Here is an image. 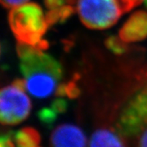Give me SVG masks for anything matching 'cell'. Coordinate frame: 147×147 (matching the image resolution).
I'll list each match as a JSON object with an SVG mask.
<instances>
[{
    "label": "cell",
    "instance_id": "cell-1",
    "mask_svg": "<svg viewBox=\"0 0 147 147\" xmlns=\"http://www.w3.org/2000/svg\"><path fill=\"white\" fill-rule=\"evenodd\" d=\"M20 69L26 81V89L33 96L43 99L56 92L63 76L61 65L39 48L17 42Z\"/></svg>",
    "mask_w": 147,
    "mask_h": 147
},
{
    "label": "cell",
    "instance_id": "cell-2",
    "mask_svg": "<svg viewBox=\"0 0 147 147\" xmlns=\"http://www.w3.org/2000/svg\"><path fill=\"white\" fill-rule=\"evenodd\" d=\"M8 22L18 42L42 51L48 47L49 43L42 37L49 26L42 9L37 3H24L13 7L8 14Z\"/></svg>",
    "mask_w": 147,
    "mask_h": 147
},
{
    "label": "cell",
    "instance_id": "cell-3",
    "mask_svg": "<svg viewBox=\"0 0 147 147\" xmlns=\"http://www.w3.org/2000/svg\"><path fill=\"white\" fill-rule=\"evenodd\" d=\"M80 21L92 30H104L114 26L125 13L122 0H78Z\"/></svg>",
    "mask_w": 147,
    "mask_h": 147
},
{
    "label": "cell",
    "instance_id": "cell-4",
    "mask_svg": "<svg viewBox=\"0 0 147 147\" xmlns=\"http://www.w3.org/2000/svg\"><path fill=\"white\" fill-rule=\"evenodd\" d=\"M30 99L25 90L11 84L0 88V124L13 126L22 123L31 111Z\"/></svg>",
    "mask_w": 147,
    "mask_h": 147
},
{
    "label": "cell",
    "instance_id": "cell-5",
    "mask_svg": "<svg viewBox=\"0 0 147 147\" xmlns=\"http://www.w3.org/2000/svg\"><path fill=\"white\" fill-rule=\"evenodd\" d=\"M117 127L124 137L139 135L147 127V85L139 90L124 107Z\"/></svg>",
    "mask_w": 147,
    "mask_h": 147
},
{
    "label": "cell",
    "instance_id": "cell-6",
    "mask_svg": "<svg viewBox=\"0 0 147 147\" xmlns=\"http://www.w3.org/2000/svg\"><path fill=\"white\" fill-rule=\"evenodd\" d=\"M50 147H87V138L80 127L64 123L52 132Z\"/></svg>",
    "mask_w": 147,
    "mask_h": 147
},
{
    "label": "cell",
    "instance_id": "cell-7",
    "mask_svg": "<svg viewBox=\"0 0 147 147\" xmlns=\"http://www.w3.org/2000/svg\"><path fill=\"white\" fill-rule=\"evenodd\" d=\"M119 36L125 42L142 41L147 38V12L138 11L134 12L123 24Z\"/></svg>",
    "mask_w": 147,
    "mask_h": 147
},
{
    "label": "cell",
    "instance_id": "cell-8",
    "mask_svg": "<svg viewBox=\"0 0 147 147\" xmlns=\"http://www.w3.org/2000/svg\"><path fill=\"white\" fill-rule=\"evenodd\" d=\"M89 147H128L124 136L111 127H100L93 132Z\"/></svg>",
    "mask_w": 147,
    "mask_h": 147
},
{
    "label": "cell",
    "instance_id": "cell-9",
    "mask_svg": "<svg viewBox=\"0 0 147 147\" xmlns=\"http://www.w3.org/2000/svg\"><path fill=\"white\" fill-rule=\"evenodd\" d=\"M16 147H37L41 142V136L34 127H25L13 134Z\"/></svg>",
    "mask_w": 147,
    "mask_h": 147
},
{
    "label": "cell",
    "instance_id": "cell-10",
    "mask_svg": "<svg viewBox=\"0 0 147 147\" xmlns=\"http://www.w3.org/2000/svg\"><path fill=\"white\" fill-rule=\"evenodd\" d=\"M74 5H65L61 7L48 10L45 15L48 26H53L59 23L65 22L70 16L74 15Z\"/></svg>",
    "mask_w": 147,
    "mask_h": 147
},
{
    "label": "cell",
    "instance_id": "cell-11",
    "mask_svg": "<svg viewBox=\"0 0 147 147\" xmlns=\"http://www.w3.org/2000/svg\"><path fill=\"white\" fill-rule=\"evenodd\" d=\"M127 42H123L120 38L112 36L108 37L105 41V47L110 50L111 53L116 55H123L128 51L129 47L126 44Z\"/></svg>",
    "mask_w": 147,
    "mask_h": 147
},
{
    "label": "cell",
    "instance_id": "cell-12",
    "mask_svg": "<svg viewBox=\"0 0 147 147\" xmlns=\"http://www.w3.org/2000/svg\"><path fill=\"white\" fill-rule=\"evenodd\" d=\"M79 93L80 92L78 85L73 81L60 84L55 92L56 96H67L70 99L76 98L79 96Z\"/></svg>",
    "mask_w": 147,
    "mask_h": 147
},
{
    "label": "cell",
    "instance_id": "cell-13",
    "mask_svg": "<svg viewBox=\"0 0 147 147\" xmlns=\"http://www.w3.org/2000/svg\"><path fill=\"white\" fill-rule=\"evenodd\" d=\"M58 114L59 113L57 111L52 105H50L49 107H46L39 110L38 113V117L42 123H44L47 126H51L53 122L56 120Z\"/></svg>",
    "mask_w": 147,
    "mask_h": 147
},
{
    "label": "cell",
    "instance_id": "cell-14",
    "mask_svg": "<svg viewBox=\"0 0 147 147\" xmlns=\"http://www.w3.org/2000/svg\"><path fill=\"white\" fill-rule=\"evenodd\" d=\"M44 3L48 10H51L65 5H74L75 0H44Z\"/></svg>",
    "mask_w": 147,
    "mask_h": 147
},
{
    "label": "cell",
    "instance_id": "cell-15",
    "mask_svg": "<svg viewBox=\"0 0 147 147\" xmlns=\"http://www.w3.org/2000/svg\"><path fill=\"white\" fill-rule=\"evenodd\" d=\"M29 0H0V4L6 8H13L26 3Z\"/></svg>",
    "mask_w": 147,
    "mask_h": 147
},
{
    "label": "cell",
    "instance_id": "cell-16",
    "mask_svg": "<svg viewBox=\"0 0 147 147\" xmlns=\"http://www.w3.org/2000/svg\"><path fill=\"white\" fill-rule=\"evenodd\" d=\"M137 147H147V127L139 134Z\"/></svg>",
    "mask_w": 147,
    "mask_h": 147
},
{
    "label": "cell",
    "instance_id": "cell-17",
    "mask_svg": "<svg viewBox=\"0 0 147 147\" xmlns=\"http://www.w3.org/2000/svg\"><path fill=\"white\" fill-rule=\"evenodd\" d=\"M2 84H3V83H2V80H1V79H0V87H1Z\"/></svg>",
    "mask_w": 147,
    "mask_h": 147
}]
</instances>
